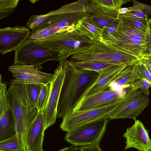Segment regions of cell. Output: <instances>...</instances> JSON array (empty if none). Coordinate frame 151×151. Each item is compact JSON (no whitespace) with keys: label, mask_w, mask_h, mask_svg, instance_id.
<instances>
[{"label":"cell","mask_w":151,"mask_h":151,"mask_svg":"<svg viewBox=\"0 0 151 151\" xmlns=\"http://www.w3.org/2000/svg\"><path fill=\"white\" fill-rule=\"evenodd\" d=\"M38 1L37 0H30V1L31 2V3L32 4H34L36 2V1Z\"/></svg>","instance_id":"obj_40"},{"label":"cell","mask_w":151,"mask_h":151,"mask_svg":"<svg viewBox=\"0 0 151 151\" xmlns=\"http://www.w3.org/2000/svg\"><path fill=\"white\" fill-rule=\"evenodd\" d=\"M88 0H78L50 11L45 24L32 30L29 39L41 40L73 31L86 17V5Z\"/></svg>","instance_id":"obj_2"},{"label":"cell","mask_w":151,"mask_h":151,"mask_svg":"<svg viewBox=\"0 0 151 151\" xmlns=\"http://www.w3.org/2000/svg\"><path fill=\"white\" fill-rule=\"evenodd\" d=\"M76 147L74 145L65 147L58 151H73L74 148Z\"/></svg>","instance_id":"obj_37"},{"label":"cell","mask_w":151,"mask_h":151,"mask_svg":"<svg viewBox=\"0 0 151 151\" xmlns=\"http://www.w3.org/2000/svg\"><path fill=\"white\" fill-rule=\"evenodd\" d=\"M149 103L148 96L138 89L123 100L114 111L109 119L131 118L134 120Z\"/></svg>","instance_id":"obj_13"},{"label":"cell","mask_w":151,"mask_h":151,"mask_svg":"<svg viewBox=\"0 0 151 151\" xmlns=\"http://www.w3.org/2000/svg\"></svg>","instance_id":"obj_44"},{"label":"cell","mask_w":151,"mask_h":151,"mask_svg":"<svg viewBox=\"0 0 151 151\" xmlns=\"http://www.w3.org/2000/svg\"><path fill=\"white\" fill-rule=\"evenodd\" d=\"M142 80L146 87L147 89H149V88L151 87V85L149 82L145 79H143Z\"/></svg>","instance_id":"obj_38"},{"label":"cell","mask_w":151,"mask_h":151,"mask_svg":"<svg viewBox=\"0 0 151 151\" xmlns=\"http://www.w3.org/2000/svg\"><path fill=\"white\" fill-rule=\"evenodd\" d=\"M100 142L93 144L78 147L82 151H102L99 146Z\"/></svg>","instance_id":"obj_31"},{"label":"cell","mask_w":151,"mask_h":151,"mask_svg":"<svg viewBox=\"0 0 151 151\" xmlns=\"http://www.w3.org/2000/svg\"><path fill=\"white\" fill-rule=\"evenodd\" d=\"M14 10H0V19L8 17L13 13Z\"/></svg>","instance_id":"obj_34"},{"label":"cell","mask_w":151,"mask_h":151,"mask_svg":"<svg viewBox=\"0 0 151 151\" xmlns=\"http://www.w3.org/2000/svg\"><path fill=\"white\" fill-rule=\"evenodd\" d=\"M79 25L92 35L95 40H102L103 30L88 23L85 18L80 22Z\"/></svg>","instance_id":"obj_26"},{"label":"cell","mask_w":151,"mask_h":151,"mask_svg":"<svg viewBox=\"0 0 151 151\" xmlns=\"http://www.w3.org/2000/svg\"><path fill=\"white\" fill-rule=\"evenodd\" d=\"M139 89L133 83L123 89H111L109 87L98 93L84 96L71 111H84L107 106L125 98Z\"/></svg>","instance_id":"obj_10"},{"label":"cell","mask_w":151,"mask_h":151,"mask_svg":"<svg viewBox=\"0 0 151 151\" xmlns=\"http://www.w3.org/2000/svg\"><path fill=\"white\" fill-rule=\"evenodd\" d=\"M98 75L96 72L79 68L66 59L65 74L57 106V118H63L73 111Z\"/></svg>","instance_id":"obj_1"},{"label":"cell","mask_w":151,"mask_h":151,"mask_svg":"<svg viewBox=\"0 0 151 151\" xmlns=\"http://www.w3.org/2000/svg\"><path fill=\"white\" fill-rule=\"evenodd\" d=\"M19 0H0V10H14Z\"/></svg>","instance_id":"obj_29"},{"label":"cell","mask_w":151,"mask_h":151,"mask_svg":"<svg viewBox=\"0 0 151 151\" xmlns=\"http://www.w3.org/2000/svg\"><path fill=\"white\" fill-rule=\"evenodd\" d=\"M103 118L88 122L67 132L65 140L76 147L91 145L100 142L109 120Z\"/></svg>","instance_id":"obj_7"},{"label":"cell","mask_w":151,"mask_h":151,"mask_svg":"<svg viewBox=\"0 0 151 151\" xmlns=\"http://www.w3.org/2000/svg\"><path fill=\"white\" fill-rule=\"evenodd\" d=\"M140 60L151 75V64L150 63L146 58L144 57L140 59Z\"/></svg>","instance_id":"obj_35"},{"label":"cell","mask_w":151,"mask_h":151,"mask_svg":"<svg viewBox=\"0 0 151 151\" xmlns=\"http://www.w3.org/2000/svg\"><path fill=\"white\" fill-rule=\"evenodd\" d=\"M66 59L61 58L50 80L51 90L47 106L44 110L45 129L54 124L57 118V109L65 74Z\"/></svg>","instance_id":"obj_11"},{"label":"cell","mask_w":151,"mask_h":151,"mask_svg":"<svg viewBox=\"0 0 151 151\" xmlns=\"http://www.w3.org/2000/svg\"><path fill=\"white\" fill-rule=\"evenodd\" d=\"M14 63L41 64L47 61H59L62 57L58 52L42 45L34 40L29 39L15 51Z\"/></svg>","instance_id":"obj_8"},{"label":"cell","mask_w":151,"mask_h":151,"mask_svg":"<svg viewBox=\"0 0 151 151\" xmlns=\"http://www.w3.org/2000/svg\"><path fill=\"white\" fill-rule=\"evenodd\" d=\"M86 12L85 20L102 30L119 17L118 10L99 5L93 0H88Z\"/></svg>","instance_id":"obj_15"},{"label":"cell","mask_w":151,"mask_h":151,"mask_svg":"<svg viewBox=\"0 0 151 151\" xmlns=\"http://www.w3.org/2000/svg\"><path fill=\"white\" fill-rule=\"evenodd\" d=\"M10 84L7 99L14 118L17 134L25 143L27 131L37 114V109L28 96L25 84Z\"/></svg>","instance_id":"obj_3"},{"label":"cell","mask_w":151,"mask_h":151,"mask_svg":"<svg viewBox=\"0 0 151 151\" xmlns=\"http://www.w3.org/2000/svg\"><path fill=\"white\" fill-rule=\"evenodd\" d=\"M144 57L146 58L151 64V55L148 56Z\"/></svg>","instance_id":"obj_39"},{"label":"cell","mask_w":151,"mask_h":151,"mask_svg":"<svg viewBox=\"0 0 151 151\" xmlns=\"http://www.w3.org/2000/svg\"><path fill=\"white\" fill-rule=\"evenodd\" d=\"M51 85L50 81L43 87L38 101L37 107V112L44 109L47 106L50 92Z\"/></svg>","instance_id":"obj_25"},{"label":"cell","mask_w":151,"mask_h":151,"mask_svg":"<svg viewBox=\"0 0 151 151\" xmlns=\"http://www.w3.org/2000/svg\"></svg>","instance_id":"obj_43"},{"label":"cell","mask_w":151,"mask_h":151,"mask_svg":"<svg viewBox=\"0 0 151 151\" xmlns=\"http://www.w3.org/2000/svg\"><path fill=\"white\" fill-rule=\"evenodd\" d=\"M138 61L122 71L112 81L109 87L111 89H123L132 84L135 81L140 79L137 68Z\"/></svg>","instance_id":"obj_19"},{"label":"cell","mask_w":151,"mask_h":151,"mask_svg":"<svg viewBox=\"0 0 151 151\" xmlns=\"http://www.w3.org/2000/svg\"><path fill=\"white\" fill-rule=\"evenodd\" d=\"M95 40L92 35L79 24L78 27L73 31L65 32L35 41L58 52L62 58L67 59L73 55L90 48L93 44Z\"/></svg>","instance_id":"obj_5"},{"label":"cell","mask_w":151,"mask_h":151,"mask_svg":"<svg viewBox=\"0 0 151 151\" xmlns=\"http://www.w3.org/2000/svg\"><path fill=\"white\" fill-rule=\"evenodd\" d=\"M25 84L28 96L32 103L37 108L39 96L44 85L37 83Z\"/></svg>","instance_id":"obj_24"},{"label":"cell","mask_w":151,"mask_h":151,"mask_svg":"<svg viewBox=\"0 0 151 151\" xmlns=\"http://www.w3.org/2000/svg\"><path fill=\"white\" fill-rule=\"evenodd\" d=\"M41 64L29 65L15 64L10 66L8 70L14 78L10 83H37L46 85L51 80L53 74L41 71Z\"/></svg>","instance_id":"obj_12"},{"label":"cell","mask_w":151,"mask_h":151,"mask_svg":"<svg viewBox=\"0 0 151 151\" xmlns=\"http://www.w3.org/2000/svg\"><path fill=\"white\" fill-rule=\"evenodd\" d=\"M129 66L126 64L116 65L99 74L97 79L86 91L84 96L96 94L106 90L117 75Z\"/></svg>","instance_id":"obj_18"},{"label":"cell","mask_w":151,"mask_h":151,"mask_svg":"<svg viewBox=\"0 0 151 151\" xmlns=\"http://www.w3.org/2000/svg\"><path fill=\"white\" fill-rule=\"evenodd\" d=\"M131 127L127 128L123 137L126 139L124 150L134 148L139 151H151V139L149 130L146 129L142 123L138 120Z\"/></svg>","instance_id":"obj_16"},{"label":"cell","mask_w":151,"mask_h":151,"mask_svg":"<svg viewBox=\"0 0 151 151\" xmlns=\"http://www.w3.org/2000/svg\"><path fill=\"white\" fill-rule=\"evenodd\" d=\"M119 17L129 22L140 32L149 34L148 19L137 17L129 12L124 14H119Z\"/></svg>","instance_id":"obj_21"},{"label":"cell","mask_w":151,"mask_h":151,"mask_svg":"<svg viewBox=\"0 0 151 151\" xmlns=\"http://www.w3.org/2000/svg\"><path fill=\"white\" fill-rule=\"evenodd\" d=\"M44 110L37 112L27 134L26 147L31 151H42L45 129Z\"/></svg>","instance_id":"obj_17"},{"label":"cell","mask_w":151,"mask_h":151,"mask_svg":"<svg viewBox=\"0 0 151 151\" xmlns=\"http://www.w3.org/2000/svg\"><path fill=\"white\" fill-rule=\"evenodd\" d=\"M133 6L130 7L129 12L137 17L148 19L151 15V6L139 2L137 1H132Z\"/></svg>","instance_id":"obj_23"},{"label":"cell","mask_w":151,"mask_h":151,"mask_svg":"<svg viewBox=\"0 0 151 151\" xmlns=\"http://www.w3.org/2000/svg\"><path fill=\"white\" fill-rule=\"evenodd\" d=\"M149 28V36L148 47L144 57L151 55V18L148 19Z\"/></svg>","instance_id":"obj_33"},{"label":"cell","mask_w":151,"mask_h":151,"mask_svg":"<svg viewBox=\"0 0 151 151\" xmlns=\"http://www.w3.org/2000/svg\"><path fill=\"white\" fill-rule=\"evenodd\" d=\"M70 62L72 64L79 68L95 71L99 74L110 68L119 65L93 61H71Z\"/></svg>","instance_id":"obj_20"},{"label":"cell","mask_w":151,"mask_h":151,"mask_svg":"<svg viewBox=\"0 0 151 151\" xmlns=\"http://www.w3.org/2000/svg\"><path fill=\"white\" fill-rule=\"evenodd\" d=\"M140 60L134 55L111 47L100 40H95L91 47L72 55L69 61H93L117 65L126 64L131 65Z\"/></svg>","instance_id":"obj_6"},{"label":"cell","mask_w":151,"mask_h":151,"mask_svg":"<svg viewBox=\"0 0 151 151\" xmlns=\"http://www.w3.org/2000/svg\"><path fill=\"white\" fill-rule=\"evenodd\" d=\"M29 28L27 26L7 27L0 29V52L2 55L15 51L29 39Z\"/></svg>","instance_id":"obj_14"},{"label":"cell","mask_w":151,"mask_h":151,"mask_svg":"<svg viewBox=\"0 0 151 151\" xmlns=\"http://www.w3.org/2000/svg\"><path fill=\"white\" fill-rule=\"evenodd\" d=\"M97 4L105 7L108 9L118 10L122 6L125 4L128 1L127 0H93Z\"/></svg>","instance_id":"obj_27"},{"label":"cell","mask_w":151,"mask_h":151,"mask_svg":"<svg viewBox=\"0 0 151 151\" xmlns=\"http://www.w3.org/2000/svg\"><path fill=\"white\" fill-rule=\"evenodd\" d=\"M137 68L140 79H146L151 84V75L140 60L138 61Z\"/></svg>","instance_id":"obj_28"},{"label":"cell","mask_w":151,"mask_h":151,"mask_svg":"<svg viewBox=\"0 0 151 151\" xmlns=\"http://www.w3.org/2000/svg\"><path fill=\"white\" fill-rule=\"evenodd\" d=\"M129 7L121 8L118 9V12L119 14H124L129 12Z\"/></svg>","instance_id":"obj_36"},{"label":"cell","mask_w":151,"mask_h":151,"mask_svg":"<svg viewBox=\"0 0 151 151\" xmlns=\"http://www.w3.org/2000/svg\"><path fill=\"white\" fill-rule=\"evenodd\" d=\"M0 151H4V150H0Z\"/></svg>","instance_id":"obj_42"},{"label":"cell","mask_w":151,"mask_h":151,"mask_svg":"<svg viewBox=\"0 0 151 151\" xmlns=\"http://www.w3.org/2000/svg\"><path fill=\"white\" fill-rule=\"evenodd\" d=\"M119 22V19L118 18L112 23L105 28L103 30L102 39L113 35L117 29Z\"/></svg>","instance_id":"obj_30"},{"label":"cell","mask_w":151,"mask_h":151,"mask_svg":"<svg viewBox=\"0 0 151 151\" xmlns=\"http://www.w3.org/2000/svg\"><path fill=\"white\" fill-rule=\"evenodd\" d=\"M133 83L137 86L144 94L147 96L149 95V89L146 87L142 80H136Z\"/></svg>","instance_id":"obj_32"},{"label":"cell","mask_w":151,"mask_h":151,"mask_svg":"<svg viewBox=\"0 0 151 151\" xmlns=\"http://www.w3.org/2000/svg\"><path fill=\"white\" fill-rule=\"evenodd\" d=\"M24 151H31L27 149V148H26Z\"/></svg>","instance_id":"obj_41"},{"label":"cell","mask_w":151,"mask_h":151,"mask_svg":"<svg viewBox=\"0 0 151 151\" xmlns=\"http://www.w3.org/2000/svg\"><path fill=\"white\" fill-rule=\"evenodd\" d=\"M128 96L101 107L84 111H71L62 118L60 128L62 131L68 132L82 125L96 120L103 118L109 119L114 111Z\"/></svg>","instance_id":"obj_9"},{"label":"cell","mask_w":151,"mask_h":151,"mask_svg":"<svg viewBox=\"0 0 151 151\" xmlns=\"http://www.w3.org/2000/svg\"><path fill=\"white\" fill-rule=\"evenodd\" d=\"M119 19L116 32L100 41L141 59L145 56L148 48L149 34L140 32L124 19L119 17Z\"/></svg>","instance_id":"obj_4"},{"label":"cell","mask_w":151,"mask_h":151,"mask_svg":"<svg viewBox=\"0 0 151 151\" xmlns=\"http://www.w3.org/2000/svg\"><path fill=\"white\" fill-rule=\"evenodd\" d=\"M26 148L24 142L16 134L0 141V150L5 151H24Z\"/></svg>","instance_id":"obj_22"}]
</instances>
